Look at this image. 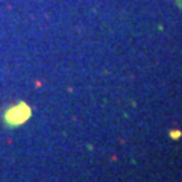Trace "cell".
<instances>
[{
    "mask_svg": "<svg viewBox=\"0 0 182 182\" xmlns=\"http://www.w3.org/2000/svg\"><path fill=\"white\" fill-rule=\"evenodd\" d=\"M29 114H31L29 108H26L25 105H20V106H15L11 111H8L5 119H6V121L11 123V125H20V123H23L26 119H29Z\"/></svg>",
    "mask_w": 182,
    "mask_h": 182,
    "instance_id": "1",
    "label": "cell"
},
{
    "mask_svg": "<svg viewBox=\"0 0 182 182\" xmlns=\"http://www.w3.org/2000/svg\"><path fill=\"white\" fill-rule=\"evenodd\" d=\"M175 2H176V5H178L179 8H182V0H175Z\"/></svg>",
    "mask_w": 182,
    "mask_h": 182,
    "instance_id": "2",
    "label": "cell"
}]
</instances>
